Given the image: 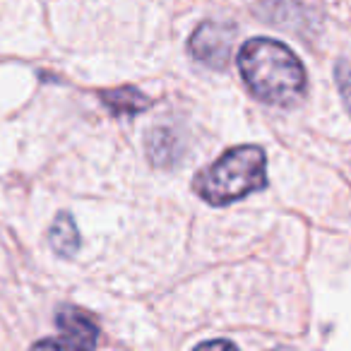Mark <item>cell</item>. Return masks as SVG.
<instances>
[{
  "label": "cell",
  "mask_w": 351,
  "mask_h": 351,
  "mask_svg": "<svg viewBox=\"0 0 351 351\" xmlns=\"http://www.w3.org/2000/svg\"><path fill=\"white\" fill-rule=\"evenodd\" d=\"M239 70L255 99L291 106L306 92V68L289 46L274 39H250L239 51Z\"/></svg>",
  "instance_id": "cell-1"
},
{
  "label": "cell",
  "mask_w": 351,
  "mask_h": 351,
  "mask_svg": "<svg viewBox=\"0 0 351 351\" xmlns=\"http://www.w3.org/2000/svg\"><path fill=\"white\" fill-rule=\"evenodd\" d=\"M267 186V156L260 147L241 145L195 176L193 191L215 207H226Z\"/></svg>",
  "instance_id": "cell-2"
},
{
  "label": "cell",
  "mask_w": 351,
  "mask_h": 351,
  "mask_svg": "<svg viewBox=\"0 0 351 351\" xmlns=\"http://www.w3.org/2000/svg\"><path fill=\"white\" fill-rule=\"evenodd\" d=\"M236 39V27L226 25V22H202L195 32H193L188 49H191L193 58L200 60L202 65L212 70H224L231 60V51H234Z\"/></svg>",
  "instance_id": "cell-3"
},
{
  "label": "cell",
  "mask_w": 351,
  "mask_h": 351,
  "mask_svg": "<svg viewBox=\"0 0 351 351\" xmlns=\"http://www.w3.org/2000/svg\"><path fill=\"white\" fill-rule=\"evenodd\" d=\"M56 325L60 330V339L73 351H94L99 341V327L89 313L75 306H63L56 313Z\"/></svg>",
  "instance_id": "cell-4"
},
{
  "label": "cell",
  "mask_w": 351,
  "mask_h": 351,
  "mask_svg": "<svg viewBox=\"0 0 351 351\" xmlns=\"http://www.w3.org/2000/svg\"><path fill=\"white\" fill-rule=\"evenodd\" d=\"M181 137L169 128H154L147 135V154L149 161L159 169H171L181 159Z\"/></svg>",
  "instance_id": "cell-5"
},
{
  "label": "cell",
  "mask_w": 351,
  "mask_h": 351,
  "mask_svg": "<svg viewBox=\"0 0 351 351\" xmlns=\"http://www.w3.org/2000/svg\"><path fill=\"white\" fill-rule=\"evenodd\" d=\"M49 245L63 258H73L80 250V234L75 219L68 212H60L49 229Z\"/></svg>",
  "instance_id": "cell-6"
},
{
  "label": "cell",
  "mask_w": 351,
  "mask_h": 351,
  "mask_svg": "<svg viewBox=\"0 0 351 351\" xmlns=\"http://www.w3.org/2000/svg\"><path fill=\"white\" fill-rule=\"evenodd\" d=\"M101 101L104 106L111 108L116 116H135L142 113L145 108H149V99L142 92H137L135 87H118V89H108L101 92Z\"/></svg>",
  "instance_id": "cell-7"
},
{
  "label": "cell",
  "mask_w": 351,
  "mask_h": 351,
  "mask_svg": "<svg viewBox=\"0 0 351 351\" xmlns=\"http://www.w3.org/2000/svg\"><path fill=\"white\" fill-rule=\"evenodd\" d=\"M335 77H337V87H339L341 101H344L346 111L351 116V58H341L335 68Z\"/></svg>",
  "instance_id": "cell-8"
},
{
  "label": "cell",
  "mask_w": 351,
  "mask_h": 351,
  "mask_svg": "<svg viewBox=\"0 0 351 351\" xmlns=\"http://www.w3.org/2000/svg\"><path fill=\"white\" fill-rule=\"evenodd\" d=\"M29 351H73L63 339H41L36 344H32Z\"/></svg>",
  "instance_id": "cell-9"
},
{
  "label": "cell",
  "mask_w": 351,
  "mask_h": 351,
  "mask_svg": "<svg viewBox=\"0 0 351 351\" xmlns=\"http://www.w3.org/2000/svg\"><path fill=\"white\" fill-rule=\"evenodd\" d=\"M195 351H239L229 339H212V341H205L200 344Z\"/></svg>",
  "instance_id": "cell-10"
},
{
  "label": "cell",
  "mask_w": 351,
  "mask_h": 351,
  "mask_svg": "<svg viewBox=\"0 0 351 351\" xmlns=\"http://www.w3.org/2000/svg\"><path fill=\"white\" fill-rule=\"evenodd\" d=\"M272 351H291V349H287V346H277V349H272Z\"/></svg>",
  "instance_id": "cell-11"
}]
</instances>
